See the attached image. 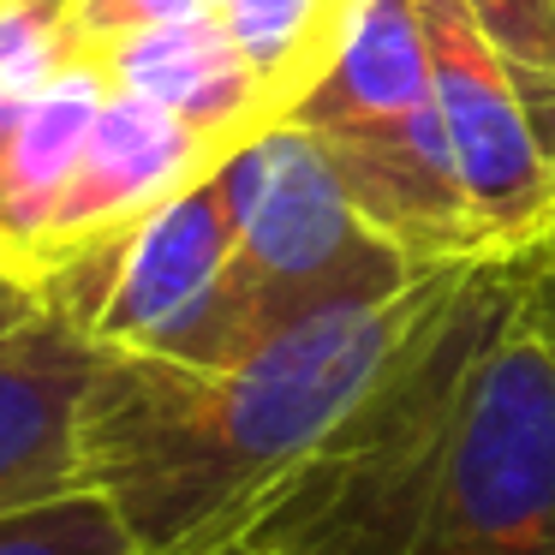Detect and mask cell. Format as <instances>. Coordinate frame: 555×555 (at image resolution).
Masks as SVG:
<instances>
[{
    "mask_svg": "<svg viewBox=\"0 0 555 555\" xmlns=\"http://www.w3.org/2000/svg\"><path fill=\"white\" fill-rule=\"evenodd\" d=\"M240 543L257 555H555V228L472 257L400 371Z\"/></svg>",
    "mask_w": 555,
    "mask_h": 555,
    "instance_id": "1",
    "label": "cell"
},
{
    "mask_svg": "<svg viewBox=\"0 0 555 555\" xmlns=\"http://www.w3.org/2000/svg\"><path fill=\"white\" fill-rule=\"evenodd\" d=\"M466 269L460 257L376 299L305 311L228 364L96 347L85 483L108 495L138 555L233 550L269 495L400 371Z\"/></svg>",
    "mask_w": 555,
    "mask_h": 555,
    "instance_id": "2",
    "label": "cell"
},
{
    "mask_svg": "<svg viewBox=\"0 0 555 555\" xmlns=\"http://www.w3.org/2000/svg\"><path fill=\"white\" fill-rule=\"evenodd\" d=\"M287 120L323 144L352 209L406 263L436 269L483 257L466 192L454 180L412 0H359L335 66Z\"/></svg>",
    "mask_w": 555,
    "mask_h": 555,
    "instance_id": "3",
    "label": "cell"
},
{
    "mask_svg": "<svg viewBox=\"0 0 555 555\" xmlns=\"http://www.w3.org/2000/svg\"><path fill=\"white\" fill-rule=\"evenodd\" d=\"M221 192L233 209V323L245 352L305 311L376 299L424 275L352 209L335 162L293 120L233 150Z\"/></svg>",
    "mask_w": 555,
    "mask_h": 555,
    "instance_id": "4",
    "label": "cell"
},
{
    "mask_svg": "<svg viewBox=\"0 0 555 555\" xmlns=\"http://www.w3.org/2000/svg\"><path fill=\"white\" fill-rule=\"evenodd\" d=\"M30 287L102 352H156L185 364L240 359L233 209L221 168L150 209L138 228L54 263Z\"/></svg>",
    "mask_w": 555,
    "mask_h": 555,
    "instance_id": "5",
    "label": "cell"
},
{
    "mask_svg": "<svg viewBox=\"0 0 555 555\" xmlns=\"http://www.w3.org/2000/svg\"><path fill=\"white\" fill-rule=\"evenodd\" d=\"M412 18L424 30L448 156H454V180L466 192L483 251H507L555 228V162L472 7L466 0H412Z\"/></svg>",
    "mask_w": 555,
    "mask_h": 555,
    "instance_id": "6",
    "label": "cell"
},
{
    "mask_svg": "<svg viewBox=\"0 0 555 555\" xmlns=\"http://www.w3.org/2000/svg\"><path fill=\"white\" fill-rule=\"evenodd\" d=\"M96 340L37 287H0V514H25L85 483V400Z\"/></svg>",
    "mask_w": 555,
    "mask_h": 555,
    "instance_id": "7",
    "label": "cell"
},
{
    "mask_svg": "<svg viewBox=\"0 0 555 555\" xmlns=\"http://www.w3.org/2000/svg\"><path fill=\"white\" fill-rule=\"evenodd\" d=\"M221 162H228V150H216L204 132H192V126L173 120L156 102L114 90V96L102 102L96 126H90L85 150H78V162H73V180H66L61 204H54V216H49V233H42V245H37L30 281L49 275L66 257L90 251V245L114 240V233L138 228L150 209H162L168 197L192 192V185L209 180Z\"/></svg>",
    "mask_w": 555,
    "mask_h": 555,
    "instance_id": "8",
    "label": "cell"
},
{
    "mask_svg": "<svg viewBox=\"0 0 555 555\" xmlns=\"http://www.w3.org/2000/svg\"><path fill=\"white\" fill-rule=\"evenodd\" d=\"M96 61L108 66L114 90L168 108L173 120L204 132L228 156L240 144H251L263 126H275V108H269L251 61L228 37L216 7L168 18V25H150V30H132V37L96 49Z\"/></svg>",
    "mask_w": 555,
    "mask_h": 555,
    "instance_id": "9",
    "label": "cell"
},
{
    "mask_svg": "<svg viewBox=\"0 0 555 555\" xmlns=\"http://www.w3.org/2000/svg\"><path fill=\"white\" fill-rule=\"evenodd\" d=\"M108 96H114L108 66L96 54H73L30 108L0 120V269L13 281H30L49 216L61 204L73 162Z\"/></svg>",
    "mask_w": 555,
    "mask_h": 555,
    "instance_id": "10",
    "label": "cell"
},
{
    "mask_svg": "<svg viewBox=\"0 0 555 555\" xmlns=\"http://www.w3.org/2000/svg\"><path fill=\"white\" fill-rule=\"evenodd\" d=\"M216 13L251 61L275 120H287L335 66L359 0H216Z\"/></svg>",
    "mask_w": 555,
    "mask_h": 555,
    "instance_id": "11",
    "label": "cell"
},
{
    "mask_svg": "<svg viewBox=\"0 0 555 555\" xmlns=\"http://www.w3.org/2000/svg\"><path fill=\"white\" fill-rule=\"evenodd\" d=\"M555 162V0H466Z\"/></svg>",
    "mask_w": 555,
    "mask_h": 555,
    "instance_id": "12",
    "label": "cell"
},
{
    "mask_svg": "<svg viewBox=\"0 0 555 555\" xmlns=\"http://www.w3.org/2000/svg\"><path fill=\"white\" fill-rule=\"evenodd\" d=\"M73 54H85L73 0H0V120L30 108Z\"/></svg>",
    "mask_w": 555,
    "mask_h": 555,
    "instance_id": "13",
    "label": "cell"
},
{
    "mask_svg": "<svg viewBox=\"0 0 555 555\" xmlns=\"http://www.w3.org/2000/svg\"><path fill=\"white\" fill-rule=\"evenodd\" d=\"M0 555H138L108 495L73 490L25 514H0Z\"/></svg>",
    "mask_w": 555,
    "mask_h": 555,
    "instance_id": "14",
    "label": "cell"
},
{
    "mask_svg": "<svg viewBox=\"0 0 555 555\" xmlns=\"http://www.w3.org/2000/svg\"><path fill=\"white\" fill-rule=\"evenodd\" d=\"M204 7L209 0H73V37L85 54H96V49H108V42L132 37V30L204 13Z\"/></svg>",
    "mask_w": 555,
    "mask_h": 555,
    "instance_id": "15",
    "label": "cell"
},
{
    "mask_svg": "<svg viewBox=\"0 0 555 555\" xmlns=\"http://www.w3.org/2000/svg\"><path fill=\"white\" fill-rule=\"evenodd\" d=\"M216 555H257V550H245V543H233V550H216Z\"/></svg>",
    "mask_w": 555,
    "mask_h": 555,
    "instance_id": "16",
    "label": "cell"
},
{
    "mask_svg": "<svg viewBox=\"0 0 555 555\" xmlns=\"http://www.w3.org/2000/svg\"><path fill=\"white\" fill-rule=\"evenodd\" d=\"M0 287H13V275H7V269H0Z\"/></svg>",
    "mask_w": 555,
    "mask_h": 555,
    "instance_id": "17",
    "label": "cell"
},
{
    "mask_svg": "<svg viewBox=\"0 0 555 555\" xmlns=\"http://www.w3.org/2000/svg\"><path fill=\"white\" fill-rule=\"evenodd\" d=\"M209 7H216V0H209Z\"/></svg>",
    "mask_w": 555,
    "mask_h": 555,
    "instance_id": "18",
    "label": "cell"
}]
</instances>
